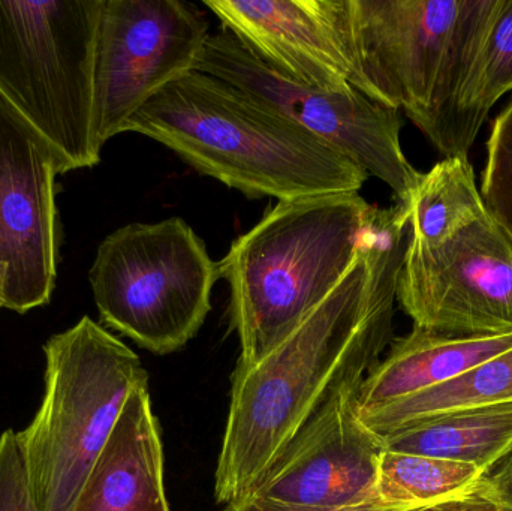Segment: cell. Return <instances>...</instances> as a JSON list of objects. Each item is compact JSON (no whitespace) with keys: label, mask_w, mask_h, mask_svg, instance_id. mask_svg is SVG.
Returning <instances> with one entry per match:
<instances>
[{"label":"cell","mask_w":512,"mask_h":511,"mask_svg":"<svg viewBox=\"0 0 512 511\" xmlns=\"http://www.w3.org/2000/svg\"><path fill=\"white\" fill-rule=\"evenodd\" d=\"M123 132L158 141L198 173L249 198L358 194L369 179L327 141L203 72L168 84Z\"/></svg>","instance_id":"cell-2"},{"label":"cell","mask_w":512,"mask_h":511,"mask_svg":"<svg viewBox=\"0 0 512 511\" xmlns=\"http://www.w3.org/2000/svg\"><path fill=\"white\" fill-rule=\"evenodd\" d=\"M511 348L512 333L451 336L414 326L408 335L391 342L387 356L364 378L358 396L360 413L453 380Z\"/></svg>","instance_id":"cell-15"},{"label":"cell","mask_w":512,"mask_h":511,"mask_svg":"<svg viewBox=\"0 0 512 511\" xmlns=\"http://www.w3.org/2000/svg\"><path fill=\"white\" fill-rule=\"evenodd\" d=\"M483 482V480H481ZM225 511H298L285 509V507L273 506L258 500H243L239 503L228 504ZM331 511H498L495 504L486 497L481 483L468 494L439 501V503L427 504L418 507H379L373 504H361V506L346 507V509Z\"/></svg>","instance_id":"cell-23"},{"label":"cell","mask_w":512,"mask_h":511,"mask_svg":"<svg viewBox=\"0 0 512 511\" xmlns=\"http://www.w3.org/2000/svg\"><path fill=\"white\" fill-rule=\"evenodd\" d=\"M0 511H38L14 431L0 435Z\"/></svg>","instance_id":"cell-22"},{"label":"cell","mask_w":512,"mask_h":511,"mask_svg":"<svg viewBox=\"0 0 512 511\" xmlns=\"http://www.w3.org/2000/svg\"><path fill=\"white\" fill-rule=\"evenodd\" d=\"M56 158L0 102V267L3 308L50 303L59 266Z\"/></svg>","instance_id":"cell-11"},{"label":"cell","mask_w":512,"mask_h":511,"mask_svg":"<svg viewBox=\"0 0 512 511\" xmlns=\"http://www.w3.org/2000/svg\"><path fill=\"white\" fill-rule=\"evenodd\" d=\"M397 302L414 326L451 336L512 333V240L492 213L433 248L406 246Z\"/></svg>","instance_id":"cell-10"},{"label":"cell","mask_w":512,"mask_h":511,"mask_svg":"<svg viewBox=\"0 0 512 511\" xmlns=\"http://www.w3.org/2000/svg\"><path fill=\"white\" fill-rule=\"evenodd\" d=\"M381 438L391 452L471 464L490 476L512 455V401L442 414Z\"/></svg>","instance_id":"cell-16"},{"label":"cell","mask_w":512,"mask_h":511,"mask_svg":"<svg viewBox=\"0 0 512 511\" xmlns=\"http://www.w3.org/2000/svg\"><path fill=\"white\" fill-rule=\"evenodd\" d=\"M495 0H348L355 89L454 158L457 99Z\"/></svg>","instance_id":"cell-4"},{"label":"cell","mask_w":512,"mask_h":511,"mask_svg":"<svg viewBox=\"0 0 512 511\" xmlns=\"http://www.w3.org/2000/svg\"><path fill=\"white\" fill-rule=\"evenodd\" d=\"M209 27L182 0H104L95 50V137L104 147L156 93L195 71Z\"/></svg>","instance_id":"cell-9"},{"label":"cell","mask_w":512,"mask_h":511,"mask_svg":"<svg viewBox=\"0 0 512 511\" xmlns=\"http://www.w3.org/2000/svg\"><path fill=\"white\" fill-rule=\"evenodd\" d=\"M408 234L405 203L378 207L336 288L258 365L234 369L215 473L219 504L246 500L319 408L378 365L393 342Z\"/></svg>","instance_id":"cell-1"},{"label":"cell","mask_w":512,"mask_h":511,"mask_svg":"<svg viewBox=\"0 0 512 511\" xmlns=\"http://www.w3.org/2000/svg\"><path fill=\"white\" fill-rule=\"evenodd\" d=\"M218 279V263L182 218L119 228L102 240L89 272L102 323L156 356L197 336Z\"/></svg>","instance_id":"cell-7"},{"label":"cell","mask_w":512,"mask_h":511,"mask_svg":"<svg viewBox=\"0 0 512 511\" xmlns=\"http://www.w3.org/2000/svg\"><path fill=\"white\" fill-rule=\"evenodd\" d=\"M512 401V348L457 375L453 380L393 404L360 413L379 437L421 420Z\"/></svg>","instance_id":"cell-18"},{"label":"cell","mask_w":512,"mask_h":511,"mask_svg":"<svg viewBox=\"0 0 512 511\" xmlns=\"http://www.w3.org/2000/svg\"><path fill=\"white\" fill-rule=\"evenodd\" d=\"M44 395L17 432L38 511H72L126 399L149 383L140 357L84 315L44 345Z\"/></svg>","instance_id":"cell-5"},{"label":"cell","mask_w":512,"mask_h":511,"mask_svg":"<svg viewBox=\"0 0 512 511\" xmlns=\"http://www.w3.org/2000/svg\"><path fill=\"white\" fill-rule=\"evenodd\" d=\"M408 246L433 248L453 239L489 212L468 158H444L427 173L406 201Z\"/></svg>","instance_id":"cell-17"},{"label":"cell","mask_w":512,"mask_h":511,"mask_svg":"<svg viewBox=\"0 0 512 511\" xmlns=\"http://www.w3.org/2000/svg\"><path fill=\"white\" fill-rule=\"evenodd\" d=\"M484 477L475 465L385 449L366 504L427 506L474 491Z\"/></svg>","instance_id":"cell-20"},{"label":"cell","mask_w":512,"mask_h":511,"mask_svg":"<svg viewBox=\"0 0 512 511\" xmlns=\"http://www.w3.org/2000/svg\"><path fill=\"white\" fill-rule=\"evenodd\" d=\"M72 511H171L149 383L135 387L126 399Z\"/></svg>","instance_id":"cell-14"},{"label":"cell","mask_w":512,"mask_h":511,"mask_svg":"<svg viewBox=\"0 0 512 511\" xmlns=\"http://www.w3.org/2000/svg\"><path fill=\"white\" fill-rule=\"evenodd\" d=\"M486 497L498 511H512V464L504 461L481 482Z\"/></svg>","instance_id":"cell-24"},{"label":"cell","mask_w":512,"mask_h":511,"mask_svg":"<svg viewBox=\"0 0 512 511\" xmlns=\"http://www.w3.org/2000/svg\"><path fill=\"white\" fill-rule=\"evenodd\" d=\"M378 207L360 194L279 201L219 261L240 341L236 369L258 365L336 288Z\"/></svg>","instance_id":"cell-3"},{"label":"cell","mask_w":512,"mask_h":511,"mask_svg":"<svg viewBox=\"0 0 512 511\" xmlns=\"http://www.w3.org/2000/svg\"><path fill=\"white\" fill-rule=\"evenodd\" d=\"M512 90V0H495L457 99L454 156L468 158L496 102Z\"/></svg>","instance_id":"cell-19"},{"label":"cell","mask_w":512,"mask_h":511,"mask_svg":"<svg viewBox=\"0 0 512 511\" xmlns=\"http://www.w3.org/2000/svg\"><path fill=\"white\" fill-rule=\"evenodd\" d=\"M3 287H5V270L0 267V296L3 299Z\"/></svg>","instance_id":"cell-25"},{"label":"cell","mask_w":512,"mask_h":511,"mask_svg":"<svg viewBox=\"0 0 512 511\" xmlns=\"http://www.w3.org/2000/svg\"><path fill=\"white\" fill-rule=\"evenodd\" d=\"M197 72L213 75L297 123L390 186L406 203L420 180L400 143V111L352 87L327 92L288 80L249 53L227 30L210 33Z\"/></svg>","instance_id":"cell-8"},{"label":"cell","mask_w":512,"mask_h":511,"mask_svg":"<svg viewBox=\"0 0 512 511\" xmlns=\"http://www.w3.org/2000/svg\"><path fill=\"white\" fill-rule=\"evenodd\" d=\"M363 381L345 384L319 408L246 500L298 511L367 503L385 446L361 420Z\"/></svg>","instance_id":"cell-12"},{"label":"cell","mask_w":512,"mask_h":511,"mask_svg":"<svg viewBox=\"0 0 512 511\" xmlns=\"http://www.w3.org/2000/svg\"><path fill=\"white\" fill-rule=\"evenodd\" d=\"M222 30L277 74L327 92H348L357 71L348 0H206Z\"/></svg>","instance_id":"cell-13"},{"label":"cell","mask_w":512,"mask_h":511,"mask_svg":"<svg viewBox=\"0 0 512 511\" xmlns=\"http://www.w3.org/2000/svg\"><path fill=\"white\" fill-rule=\"evenodd\" d=\"M104 0H0V102L60 174L101 161L95 50Z\"/></svg>","instance_id":"cell-6"},{"label":"cell","mask_w":512,"mask_h":511,"mask_svg":"<svg viewBox=\"0 0 512 511\" xmlns=\"http://www.w3.org/2000/svg\"><path fill=\"white\" fill-rule=\"evenodd\" d=\"M480 191L487 209L512 240V98L493 122Z\"/></svg>","instance_id":"cell-21"},{"label":"cell","mask_w":512,"mask_h":511,"mask_svg":"<svg viewBox=\"0 0 512 511\" xmlns=\"http://www.w3.org/2000/svg\"><path fill=\"white\" fill-rule=\"evenodd\" d=\"M505 461L511 462V464H512V455L510 456V458L505 459Z\"/></svg>","instance_id":"cell-27"},{"label":"cell","mask_w":512,"mask_h":511,"mask_svg":"<svg viewBox=\"0 0 512 511\" xmlns=\"http://www.w3.org/2000/svg\"><path fill=\"white\" fill-rule=\"evenodd\" d=\"M0 308H3V299H2V296H0Z\"/></svg>","instance_id":"cell-26"}]
</instances>
